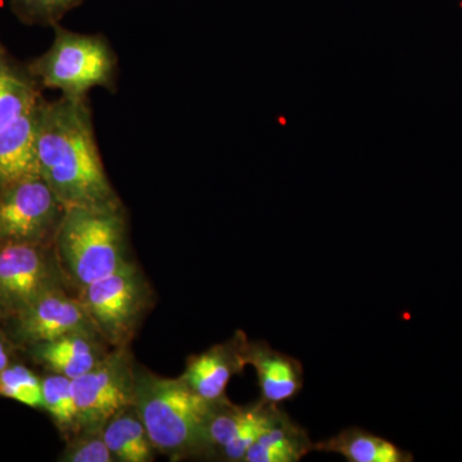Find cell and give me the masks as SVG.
Wrapping results in <instances>:
<instances>
[{"label": "cell", "instance_id": "13", "mask_svg": "<svg viewBox=\"0 0 462 462\" xmlns=\"http://www.w3.org/2000/svg\"><path fill=\"white\" fill-rule=\"evenodd\" d=\"M38 105L0 130V190L29 176L41 175L36 157Z\"/></svg>", "mask_w": 462, "mask_h": 462}, {"label": "cell", "instance_id": "17", "mask_svg": "<svg viewBox=\"0 0 462 462\" xmlns=\"http://www.w3.org/2000/svg\"><path fill=\"white\" fill-rule=\"evenodd\" d=\"M103 439L115 461H153L154 446L149 438L135 406H129L116 413L105 424Z\"/></svg>", "mask_w": 462, "mask_h": 462}, {"label": "cell", "instance_id": "4", "mask_svg": "<svg viewBox=\"0 0 462 462\" xmlns=\"http://www.w3.org/2000/svg\"><path fill=\"white\" fill-rule=\"evenodd\" d=\"M48 88L63 96L81 98L96 87L114 81L116 57L108 42L97 35H84L56 26L53 45L32 66Z\"/></svg>", "mask_w": 462, "mask_h": 462}, {"label": "cell", "instance_id": "24", "mask_svg": "<svg viewBox=\"0 0 462 462\" xmlns=\"http://www.w3.org/2000/svg\"><path fill=\"white\" fill-rule=\"evenodd\" d=\"M2 314H5V312H3V310L0 309V318H2Z\"/></svg>", "mask_w": 462, "mask_h": 462}, {"label": "cell", "instance_id": "1", "mask_svg": "<svg viewBox=\"0 0 462 462\" xmlns=\"http://www.w3.org/2000/svg\"><path fill=\"white\" fill-rule=\"evenodd\" d=\"M36 157L39 173L65 208L120 203L100 158L85 97L39 100Z\"/></svg>", "mask_w": 462, "mask_h": 462}, {"label": "cell", "instance_id": "16", "mask_svg": "<svg viewBox=\"0 0 462 462\" xmlns=\"http://www.w3.org/2000/svg\"><path fill=\"white\" fill-rule=\"evenodd\" d=\"M35 356L51 373L74 380L96 367L106 355L100 356L89 337L66 336L38 343Z\"/></svg>", "mask_w": 462, "mask_h": 462}, {"label": "cell", "instance_id": "11", "mask_svg": "<svg viewBox=\"0 0 462 462\" xmlns=\"http://www.w3.org/2000/svg\"><path fill=\"white\" fill-rule=\"evenodd\" d=\"M247 343L245 334L239 331L233 339L191 356L180 378L209 402L223 400L231 376L242 374L247 365L245 356Z\"/></svg>", "mask_w": 462, "mask_h": 462}, {"label": "cell", "instance_id": "21", "mask_svg": "<svg viewBox=\"0 0 462 462\" xmlns=\"http://www.w3.org/2000/svg\"><path fill=\"white\" fill-rule=\"evenodd\" d=\"M83 0H11L18 17L32 23H56Z\"/></svg>", "mask_w": 462, "mask_h": 462}, {"label": "cell", "instance_id": "6", "mask_svg": "<svg viewBox=\"0 0 462 462\" xmlns=\"http://www.w3.org/2000/svg\"><path fill=\"white\" fill-rule=\"evenodd\" d=\"M79 430H94L135 401V373L126 346L106 355L96 367L71 380Z\"/></svg>", "mask_w": 462, "mask_h": 462}, {"label": "cell", "instance_id": "12", "mask_svg": "<svg viewBox=\"0 0 462 462\" xmlns=\"http://www.w3.org/2000/svg\"><path fill=\"white\" fill-rule=\"evenodd\" d=\"M245 364L256 369L263 400L279 404L296 398L305 383L303 365L266 342H248Z\"/></svg>", "mask_w": 462, "mask_h": 462}, {"label": "cell", "instance_id": "25", "mask_svg": "<svg viewBox=\"0 0 462 462\" xmlns=\"http://www.w3.org/2000/svg\"><path fill=\"white\" fill-rule=\"evenodd\" d=\"M0 67H2V65H0Z\"/></svg>", "mask_w": 462, "mask_h": 462}, {"label": "cell", "instance_id": "7", "mask_svg": "<svg viewBox=\"0 0 462 462\" xmlns=\"http://www.w3.org/2000/svg\"><path fill=\"white\" fill-rule=\"evenodd\" d=\"M65 207L41 175L0 190V242L42 245L56 236Z\"/></svg>", "mask_w": 462, "mask_h": 462}, {"label": "cell", "instance_id": "8", "mask_svg": "<svg viewBox=\"0 0 462 462\" xmlns=\"http://www.w3.org/2000/svg\"><path fill=\"white\" fill-rule=\"evenodd\" d=\"M56 288V270L42 245L0 242V309L5 314H17Z\"/></svg>", "mask_w": 462, "mask_h": 462}, {"label": "cell", "instance_id": "23", "mask_svg": "<svg viewBox=\"0 0 462 462\" xmlns=\"http://www.w3.org/2000/svg\"><path fill=\"white\" fill-rule=\"evenodd\" d=\"M9 366V351L5 340L0 338V374Z\"/></svg>", "mask_w": 462, "mask_h": 462}, {"label": "cell", "instance_id": "15", "mask_svg": "<svg viewBox=\"0 0 462 462\" xmlns=\"http://www.w3.org/2000/svg\"><path fill=\"white\" fill-rule=\"evenodd\" d=\"M314 451L343 456L349 462H411L413 456L391 440L360 428H348L316 443Z\"/></svg>", "mask_w": 462, "mask_h": 462}, {"label": "cell", "instance_id": "3", "mask_svg": "<svg viewBox=\"0 0 462 462\" xmlns=\"http://www.w3.org/2000/svg\"><path fill=\"white\" fill-rule=\"evenodd\" d=\"M60 269L79 289L126 263L121 205L65 208L56 236Z\"/></svg>", "mask_w": 462, "mask_h": 462}, {"label": "cell", "instance_id": "18", "mask_svg": "<svg viewBox=\"0 0 462 462\" xmlns=\"http://www.w3.org/2000/svg\"><path fill=\"white\" fill-rule=\"evenodd\" d=\"M38 93L32 84L7 67H0V130L38 105Z\"/></svg>", "mask_w": 462, "mask_h": 462}, {"label": "cell", "instance_id": "5", "mask_svg": "<svg viewBox=\"0 0 462 462\" xmlns=\"http://www.w3.org/2000/svg\"><path fill=\"white\" fill-rule=\"evenodd\" d=\"M149 291L142 273L127 261L120 269L80 289V302L109 345L126 346L133 339Z\"/></svg>", "mask_w": 462, "mask_h": 462}, {"label": "cell", "instance_id": "10", "mask_svg": "<svg viewBox=\"0 0 462 462\" xmlns=\"http://www.w3.org/2000/svg\"><path fill=\"white\" fill-rule=\"evenodd\" d=\"M18 338L27 343L50 342L66 336H99L79 298L56 288L14 314Z\"/></svg>", "mask_w": 462, "mask_h": 462}, {"label": "cell", "instance_id": "20", "mask_svg": "<svg viewBox=\"0 0 462 462\" xmlns=\"http://www.w3.org/2000/svg\"><path fill=\"white\" fill-rule=\"evenodd\" d=\"M0 397L42 409V380L23 365H9L0 374Z\"/></svg>", "mask_w": 462, "mask_h": 462}, {"label": "cell", "instance_id": "22", "mask_svg": "<svg viewBox=\"0 0 462 462\" xmlns=\"http://www.w3.org/2000/svg\"><path fill=\"white\" fill-rule=\"evenodd\" d=\"M63 461L69 462H112L114 456L109 451L102 431L99 436L89 434V436L76 438L74 442L66 449L63 455Z\"/></svg>", "mask_w": 462, "mask_h": 462}, {"label": "cell", "instance_id": "2", "mask_svg": "<svg viewBox=\"0 0 462 462\" xmlns=\"http://www.w3.org/2000/svg\"><path fill=\"white\" fill-rule=\"evenodd\" d=\"M134 406L158 451L207 454L206 425L214 402L199 396L181 378L135 374Z\"/></svg>", "mask_w": 462, "mask_h": 462}, {"label": "cell", "instance_id": "19", "mask_svg": "<svg viewBox=\"0 0 462 462\" xmlns=\"http://www.w3.org/2000/svg\"><path fill=\"white\" fill-rule=\"evenodd\" d=\"M42 409L50 412L58 427L63 430H79V413L72 393L71 379L60 374L42 380Z\"/></svg>", "mask_w": 462, "mask_h": 462}, {"label": "cell", "instance_id": "9", "mask_svg": "<svg viewBox=\"0 0 462 462\" xmlns=\"http://www.w3.org/2000/svg\"><path fill=\"white\" fill-rule=\"evenodd\" d=\"M282 409L261 398L249 406H236L227 398L216 401L206 425L207 454H218L226 461H243Z\"/></svg>", "mask_w": 462, "mask_h": 462}, {"label": "cell", "instance_id": "14", "mask_svg": "<svg viewBox=\"0 0 462 462\" xmlns=\"http://www.w3.org/2000/svg\"><path fill=\"white\" fill-rule=\"evenodd\" d=\"M315 443L300 425L281 410L245 454V462H298L314 451Z\"/></svg>", "mask_w": 462, "mask_h": 462}]
</instances>
